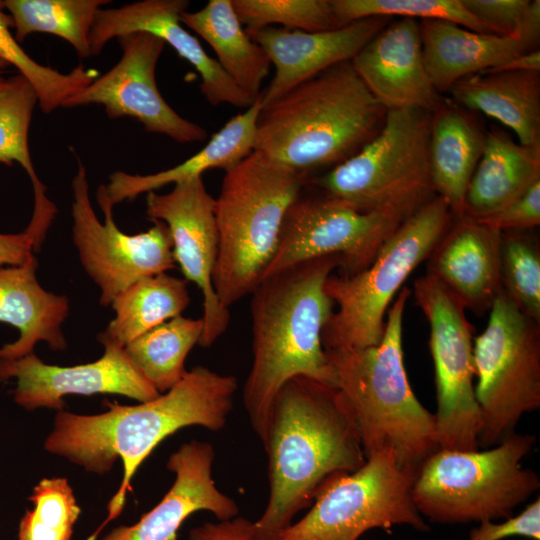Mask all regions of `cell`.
<instances>
[{"instance_id": "1", "label": "cell", "mask_w": 540, "mask_h": 540, "mask_svg": "<svg viewBox=\"0 0 540 540\" xmlns=\"http://www.w3.org/2000/svg\"><path fill=\"white\" fill-rule=\"evenodd\" d=\"M237 386L232 375L195 366L152 400L137 405L107 402L109 409L96 415L57 412L44 442L46 451L96 474L109 472L116 459L123 465L121 484L107 507L108 517L90 540L121 513L137 469L162 440L192 425L213 432L224 428Z\"/></svg>"}, {"instance_id": "2", "label": "cell", "mask_w": 540, "mask_h": 540, "mask_svg": "<svg viewBox=\"0 0 540 540\" xmlns=\"http://www.w3.org/2000/svg\"><path fill=\"white\" fill-rule=\"evenodd\" d=\"M269 499L254 522L258 540H277L330 482L366 461L353 414L330 384L296 376L275 396L266 442Z\"/></svg>"}, {"instance_id": "3", "label": "cell", "mask_w": 540, "mask_h": 540, "mask_svg": "<svg viewBox=\"0 0 540 540\" xmlns=\"http://www.w3.org/2000/svg\"><path fill=\"white\" fill-rule=\"evenodd\" d=\"M340 266L337 255L307 260L263 278L251 293L253 356L243 403L263 445L286 381L305 376L335 386L321 336L334 306L325 283Z\"/></svg>"}, {"instance_id": "4", "label": "cell", "mask_w": 540, "mask_h": 540, "mask_svg": "<svg viewBox=\"0 0 540 540\" xmlns=\"http://www.w3.org/2000/svg\"><path fill=\"white\" fill-rule=\"evenodd\" d=\"M386 114L351 61L343 62L262 107L253 151L307 182L361 150L382 129Z\"/></svg>"}, {"instance_id": "5", "label": "cell", "mask_w": 540, "mask_h": 540, "mask_svg": "<svg viewBox=\"0 0 540 540\" xmlns=\"http://www.w3.org/2000/svg\"><path fill=\"white\" fill-rule=\"evenodd\" d=\"M411 290L404 287L387 311L378 345L325 350L335 387L355 419L364 455L394 456L413 480L437 450L435 414L417 399L404 366L403 315Z\"/></svg>"}, {"instance_id": "6", "label": "cell", "mask_w": 540, "mask_h": 540, "mask_svg": "<svg viewBox=\"0 0 540 540\" xmlns=\"http://www.w3.org/2000/svg\"><path fill=\"white\" fill-rule=\"evenodd\" d=\"M306 180L252 151L225 172L215 198L218 256L213 286L229 309L252 293L271 262L284 215Z\"/></svg>"}, {"instance_id": "7", "label": "cell", "mask_w": 540, "mask_h": 540, "mask_svg": "<svg viewBox=\"0 0 540 540\" xmlns=\"http://www.w3.org/2000/svg\"><path fill=\"white\" fill-rule=\"evenodd\" d=\"M453 218L448 203L435 196L402 221L365 269L328 277L325 291L337 310L322 331L324 350L363 348L381 342L384 317L396 293L428 259Z\"/></svg>"}, {"instance_id": "8", "label": "cell", "mask_w": 540, "mask_h": 540, "mask_svg": "<svg viewBox=\"0 0 540 540\" xmlns=\"http://www.w3.org/2000/svg\"><path fill=\"white\" fill-rule=\"evenodd\" d=\"M536 437L514 433L482 451L439 449L421 466L411 495L422 517L435 523L508 518L540 487L537 473L522 459Z\"/></svg>"}, {"instance_id": "9", "label": "cell", "mask_w": 540, "mask_h": 540, "mask_svg": "<svg viewBox=\"0 0 540 540\" xmlns=\"http://www.w3.org/2000/svg\"><path fill=\"white\" fill-rule=\"evenodd\" d=\"M431 113L387 111L379 133L355 155L306 182L360 212L409 217L435 194L429 169Z\"/></svg>"}, {"instance_id": "10", "label": "cell", "mask_w": 540, "mask_h": 540, "mask_svg": "<svg viewBox=\"0 0 540 540\" xmlns=\"http://www.w3.org/2000/svg\"><path fill=\"white\" fill-rule=\"evenodd\" d=\"M489 311L484 331L473 339L482 449L509 438L520 418L540 407V323L503 290Z\"/></svg>"}, {"instance_id": "11", "label": "cell", "mask_w": 540, "mask_h": 540, "mask_svg": "<svg viewBox=\"0 0 540 540\" xmlns=\"http://www.w3.org/2000/svg\"><path fill=\"white\" fill-rule=\"evenodd\" d=\"M412 483L392 454H371L359 469L324 487L310 511L277 540H358L368 530L395 525L427 531L412 499Z\"/></svg>"}, {"instance_id": "12", "label": "cell", "mask_w": 540, "mask_h": 540, "mask_svg": "<svg viewBox=\"0 0 540 540\" xmlns=\"http://www.w3.org/2000/svg\"><path fill=\"white\" fill-rule=\"evenodd\" d=\"M413 293L430 328L439 447L479 450L480 413L473 383V326L460 300L431 272L415 280Z\"/></svg>"}, {"instance_id": "13", "label": "cell", "mask_w": 540, "mask_h": 540, "mask_svg": "<svg viewBox=\"0 0 540 540\" xmlns=\"http://www.w3.org/2000/svg\"><path fill=\"white\" fill-rule=\"evenodd\" d=\"M403 220L392 213L360 212L320 192L306 194L302 188L284 215L274 256L262 279L329 255L340 257V274L358 273Z\"/></svg>"}, {"instance_id": "14", "label": "cell", "mask_w": 540, "mask_h": 540, "mask_svg": "<svg viewBox=\"0 0 540 540\" xmlns=\"http://www.w3.org/2000/svg\"><path fill=\"white\" fill-rule=\"evenodd\" d=\"M73 242L84 270L100 289V304L113 300L137 281L176 267L169 228L159 220L138 234L122 232L114 222L111 204L96 193L104 223L89 197L85 167L79 163L72 180Z\"/></svg>"}, {"instance_id": "15", "label": "cell", "mask_w": 540, "mask_h": 540, "mask_svg": "<svg viewBox=\"0 0 540 540\" xmlns=\"http://www.w3.org/2000/svg\"><path fill=\"white\" fill-rule=\"evenodd\" d=\"M118 41L122 49L118 63L68 98L62 107L101 104L109 118H134L146 132L179 143L204 141L207 131L179 115L157 87L155 71L165 42L145 32L126 34Z\"/></svg>"}, {"instance_id": "16", "label": "cell", "mask_w": 540, "mask_h": 540, "mask_svg": "<svg viewBox=\"0 0 540 540\" xmlns=\"http://www.w3.org/2000/svg\"><path fill=\"white\" fill-rule=\"evenodd\" d=\"M146 213L169 228L175 264L184 279L197 285L203 296L204 329L199 345L210 347L227 330L229 309L222 306L213 286L218 256L215 198L207 191L202 176L174 184L164 194L146 195Z\"/></svg>"}, {"instance_id": "17", "label": "cell", "mask_w": 540, "mask_h": 540, "mask_svg": "<svg viewBox=\"0 0 540 540\" xmlns=\"http://www.w3.org/2000/svg\"><path fill=\"white\" fill-rule=\"evenodd\" d=\"M98 360L74 366L43 362L30 353L0 361V381L16 380L14 401L32 411L48 408L61 411L66 395L117 394L140 402L160 395L127 355L124 347L103 344Z\"/></svg>"}, {"instance_id": "18", "label": "cell", "mask_w": 540, "mask_h": 540, "mask_svg": "<svg viewBox=\"0 0 540 540\" xmlns=\"http://www.w3.org/2000/svg\"><path fill=\"white\" fill-rule=\"evenodd\" d=\"M188 6L187 0H142L119 8L99 9L89 34L91 55L100 54L113 38L135 32L154 35L198 71L202 79L200 90L208 103L248 109L258 98L238 87L181 24L180 16Z\"/></svg>"}, {"instance_id": "19", "label": "cell", "mask_w": 540, "mask_h": 540, "mask_svg": "<svg viewBox=\"0 0 540 540\" xmlns=\"http://www.w3.org/2000/svg\"><path fill=\"white\" fill-rule=\"evenodd\" d=\"M372 96L387 110L434 112L444 101L425 68L419 20H391L351 60Z\"/></svg>"}, {"instance_id": "20", "label": "cell", "mask_w": 540, "mask_h": 540, "mask_svg": "<svg viewBox=\"0 0 540 540\" xmlns=\"http://www.w3.org/2000/svg\"><path fill=\"white\" fill-rule=\"evenodd\" d=\"M390 21L369 17L321 32L269 26L249 35L275 67L272 80L260 94L262 107L324 70L351 61Z\"/></svg>"}, {"instance_id": "21", "label": "cell", "mask_w": 540, "mask_h": 540, "mask_svg": "<svg viewBox=\"0 0 540 540\" xmlns=\"http://www.w3.org/2000/svg\"><path fill=\"white\" fill-rule=\"evenodd\" d=\"M214 456L208 442L181 445L167 461L175 480L162 500L135 524L119 526L102 540H176L182 523L195 512L209 511L219 521L236 517V502L219 491L212 478Z\"/></svg>"}, {"instance_id": "22", "label": "cell", "mask_w": 540, "mask_h": 540, "mask_svg": "<svg viewBox=\"0 0 540 540\" xmlns=\"http://www.w3.org/2000/svg\"><path fill=\"white\" fill-rule=\"evenodd\" d=\"M454 220L428 257V271L465 309L483 313L502 291L501 232L468 217Z\"/></svg>"}, {"instance_id": "23", "label": "cell", "mask_w": 540, "mask_h": 540, "mask_svg": "<svg viewBox=\"0 0 540 540\" xmlns=\"http://www.w3.org/2000/svg\"><path fill=\"white\" fill-rule=\"evenodd\" d=\"M38 261L32 254L22 265L0 267V322L19 331V337L0 347V361L33 353L39 342L63 351L67 342L62 324L69 314V300L45 290L38 282Z\"/></svg>"}, {"instance_id": "24", "label": "cell", "mask_w": 540, "mask_h": 540, "mask_svg": "<svg viewBox=\"0 0 540 540\" xmlns=\"http://www.w3.org/2000/svg\"><path fill=\"white\" fill-rule=\"evenodd\" d=\"M486 133L470 111L450 99L431 113L428 159L435 194L463 217L469 182L482 155Z\"/></svg>"}, {"instance_id": "25", "label": "cell", "mask_w": 540, "mask_h": 540, "mask_svg": "<svg viewBox=\"0 0 540 540\" xmlns=\"http://www.w3.org/2000/svg\"><path fill=\"white\" fill-rule=\"evenodd\" d=\"M422 53L428 76L442 94L454 83L527 52L518 41L479 33L445 20H420Z\"/></svg>"}, {"instance_id": "26", "label": "cell", "mask_w": 540, "mask_h": 540, "mask_svg": "<svg viewBox=\"0 0 540 540\" xmlns=\"http://www.w3.org/2000/svg\"><path fill=\"white\" fill-rule=\"evenodd\" d=\"M262 109L260 97L256 102L232 117L207 144L184 162L164 171L139 175L116 171L109 175L107 185H100L101 194L112 207L133 200L142 193L155 191L168 184L201 177L209 169L233 168L253 151L256 122Z\"/></svg>"}, {"instance_id": "27", "label": "cell", "mask_w": 540, "mask_h": 540, "mask_svg": "<svg viewBox=\"0 0 540 540\" xmlns=\"http://www.w3.org/2000/svg\"><path fill=\"white\" fill-rule=\"evenodd\" d=\"M540 180V144L526 146L495 128L486 133L480 160L469 182L463 217L486 218Z\"/></svg>"}, {"instance_id": "28", "label": "cell", "mask_w": 540, "mask_h": 540, "mask_svg": "<svg viewBox=\"0 0 540 540\" xmlns=\"http://www.w3.org/2000/svg\"><path fill=\"white\" fill-rule=\"evenodd\" d=\"M454 103L508 127L522 145L540 144V72L478 73L449 89Z\"/></svg>"}, {"instance_id": "29", "label": "cell", "mask_w": 540, "mask_h": 540, "mask_svg": "<svg viewBox=\"0 0 540 540\" xmlns=\"http://www.w3.org/2000/svg\"><path fill=\"white\" fill-rule=\"evenodd\" d=\"M180 21L211 46L217 62L238 87L260 97L271 62L263 48L246 33L232 0H210L197 11L183 12Z\"/></svg>"}, {"instance_id": "30", "label": "cell", "mask_w": 540, "mask_h": 540, "mask_svg": "<svg viewBox=\"0 0 540 540\" xmlns=\"http://www.w3.org/2000/svg\"><path fill=\"white\" fill-rule=\"evenodd\" d=\"M188 281L161 273L137 281L111 303L114 318L97 336L106 343L124 347L154 327L179 315L190 303Z\"/></svg>"}, {"instance_id": "31", "label": "cell", "mask_w": 540, "mask_h": 540, "mask_svg": "<svg viewBox=\"0 0 540 540\" xmlns=\"http://www.w3.org/2000/svg\"><path fill=\"white\" fill-rule=\"evenodd\" d=\"M38 97L33 86L21 74L5 79L0 85V162L20 164L28 174L34 193V207L29 225L47 234L57 214L55 204L47 197L29 151L28 134Z\"/></svg>"}, {"instance_id": "32", "label": "cell", "mask_w": 540, "mask_h": 540, "mask_svg": "<svg viewBox=\"0 0 540 540\" xmlns=\"http://www.w3.org/2000/svg\"><path fill=\"white\" fill-rule=\"evenodd\" d=\"M203 319L179 315L135 338L124 349L140 372L160 393L179 383L187 373L185 360L199 344Z\"/></svg>"}, {"instance_id": "33", "label": "cell", "mask_w": 540, "mask_h": 540, "mask_svg": "<svg viewBox=\"0 0 540 540\" xmlns=\"http://www.w3.org/2000/svg\"><path fill=\"white\" fill-rule=\"evenodd\" d=\"M109 0H5L15 38L23 41L35 32L53 34L67 41L79 57L92 56L89 34L100 7Z\"/></svg>"}, {"instance_id": "34", "label": "cell", "mask_w": 540, "mask_h": 540, "mask_svg": "<svg viewBox=\"0 0 540 540\" xmlns=\"http://www.w3.org/2000/svg\"><path fill=\"white\" fill-rule=\"evenodd\" d=\"M12 18L0 1V59L13 65L33 86L38 104L44 113H51L72 95L98 77L94 69L79 65L69 73L44 66L33 60L11 33Z\"/></svg>"}, {"instance_id": "35", "label": "cell", "mask_w": 540, "mask_h": 540, "mask_svg": "<svg viewBox=\"0 0 540 540\" xmlns=\"http://www.w3.org/2000/svg\"><path fill=\"white\" fill-rule=\"evenodd\" d=\"M28 499L33 508L22 516L17 540H72L81 508L66 478H43Z\"/></svg>"}, {"instance_id": "36", "label": "cell", "mask_w": 540, "mask_h": 540, "mask_svg": "<svg viewBox=\"0 0 540 540\" xmlns=\"http://www.w3.org/2000/svg\"><path fill=\"white\" fill-rule=\"evenodd\" d=\"M338 27L369 17L445 20L479 33L493 34L461 0H330Z\"/></svg>"}, {"instance_id": "37", "label": "cell", "mask_w": 540, "mask_h": 540, "mask_svg": "<svg viewBox=\"0 0 540 540\" xmlns=\"http://www.w3.org/2000/svg\"><path fill=\"white\" fill-rule=\"evenodd\" d=\"M248 35L275 25L305 32L339 28L330 0H232Z\"/></svg>"}, {"instance_id": "38", "label": "cell", "mask_w": 540, "mask_h": 540, "mask_svg": "<svg viewBox=\"0 0 540 540\" xmlns=\"http://www.w3.org/2000/svg\"><path fill=\"white\" fill-rule=\"evenodd\" d=\"M502 290L526 315L540 323V254L526 236L501 233Z\"/></svg>"}, {"instance_id": "39", "label": "cell", "mask_w": 540, "mask_h": 540, "mask_svg": "<svg viewBox=\"0 0 540 540\" xmlns=\"http://www.w3.org/2000/svg\"><path fill=\"white\" fill-rule=\"evenodd\" d=\"M501 233L534 228L540 224V180L498 212L476 220Z\"/></svg>"}, {"instance_id": "40", "label": "cell", "mask_w": 540, "mask_h": 540, "mask_svg": "<svg viewBox=\"0 0 540 540\" xmlns=\"http://www.w3.org/2000/svg\"><path fill=\"white\" fill-rule=\"evenodd\" d=\"M464 8L493 34L512 37L529 0H461Z\"/></svg>"}, {"instance_id": "41", "label": "cell", "mask_w": 540, "mask_h": 540, "mask_svg": "<svg viewBox=\"0 0 540 540\" xmlns=\"http://www.w3.org/2000/svg\"><path fill=\"white\" fill-rule=\"evenodd\" d=\"M514 536L540 540L539 497L520 514L510 516L502 523H493L492 520L479 522V526L470 531L467 540H502Z\"/></svg>"}, {"instance_id": "42", "label": "cell", "mask_w": 540, "mask_h": 540, "mask_svg": "<svg viewBox=\"0 0 540 540\" xmlns=\"http://www.w3.org/2000/svg\"><path fill=\"white\" fill-rule=\"evenodd\" d=\"M189 540H258L254 522L234 517L218 523L207 522L189 532Z\"/></svg>"}, {"instance_id": "43", "label": "cell", "mask_w": 540, "mask_h": 540, "mask_svg": "<svg viewBox=\"0 0 540 540\" xmlns=\"http://www.w3.org/2000/svg\"><path fill=\"white\" fill-rule=\"evenodd\" d=\"M32 254L34 240L26 230L17 234L0 233V266L22 265Z\"/></svg>"}, {"instance_id": "44", "label": "cell", "mask_w": 540, "mask_h": 540, "mask_svg": "<svg viewBox=\"0 0 540 540\" xmlns=\"http://www.w3.org/2000/svg\"><path fill=\"white\" fill-rule=\"evenodd\" d=\"M512 39L521 43L527 52L536 50L540 41V1H530Z\"/></svg>"}, {"instance_id": "45", "label": "cell", "mask_w": 540, "mask_h": 540, "mask_svg": "<svg viewBox=\"0 0 540 540\" xmlns=\"http://www.w3.org/2000/svg\"><path fill=\"white\" fill-rule=\"evenodd\" d=\"M517 71H539L540 72V52L539 50L524 52L517 55L497 67L486 70L482 73L496 72H517Z\"/></svg>"}, {"instance_id": "46", "label": "cell", "mask_w": 540, "mask_h": 540, "mask_svg": "<svg viewBox=\"0 0 540 540\" xmlns=\"http://www.w3.org/2000/svg\"><path fill=\"white\" fill-rule=\"evenodd\" d=\"M9 66V64L7 62H5L4 60L0 59V85L2 84V82L5 80V78L2 76L3 74V71Z\"/></svg>"}]
</instances>
